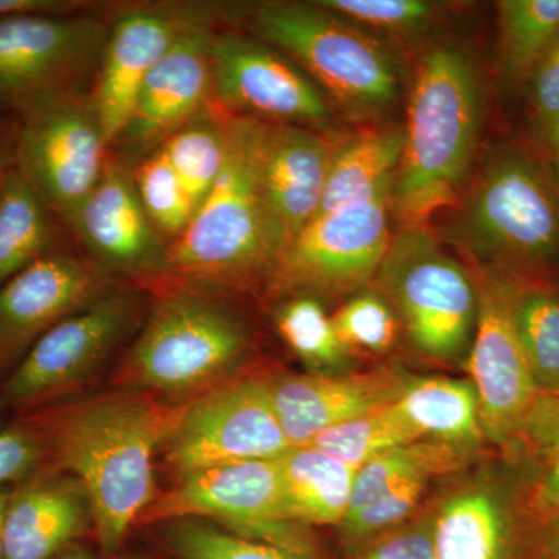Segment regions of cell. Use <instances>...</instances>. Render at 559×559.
<instances>
[{"label":"cell","mask_w":559,"mask_h":559,"mask_svg":"<svg viewBox=\"0 0 559 559\" xmlns=\"http://www.w3.org/2000/svg\"><path fill=\"white\" fill-rule=\"evenodd\" d=\"M186 403L114 389L13 417L38 439L44 469L68 474L83 487L92 532L105 557H120L132 528L156 498L154 459Z\"/></svg>","instance_id":"cell-1"},{"label":"cell","mask_w":559,"mask_h":559,"mask_svg":"<svg viewBox=\"0 0 559 559\" xmlns=\"http://www.w3.org/2000/svg\"><path fill=\"white\" fill-rule=\"evenodd\" d=\"M226 121V162L186 231L168 246L167 280L216 290L267 283L288 248L263 175L267 121Z\"/></svg>","instance_id":"cell-2"},{"label":"cell","mask_w":559,"mask_h":559,"mask_svg":"<svg viewBox=\"0 0 559 559\" xmlns=\"http://www.w3.org/2000/svg\"><path fill=\"white\" fill-rule=\"evenodd\" d=\"M484 90L468 51L443 44L423 55L412 86L404 150L390 191L406 226L457 201L479 148Z\"/></svg>","instance_id":"cell-3"},{"label":"cell","mask_w":559,"mask_h":559,"mask_svg":"<svg viewBox=\"0 0 559 559\" xmlns=\"http://www.w3.org/2000/svg\"><path fill=\"white\" fill-rule=\"evenodd\" d=\"M250 348L248 325L216 289L168 280L112 388L186 403L240 374Z\"/></svg>","instance_id":"cell-4"},{"label":"cell","mask_w":559,"mask_h":559,"mask_svg":"<svg viewBox=\"0 0 559 559\" xmlns=\"http://www.w3.org/2000/svg\"><path fill=\"white\" fill-rule=\"evenodd\" d=\"M479 267L547 280L559 272V186L551 168L520 148L484 165L451 227Z\"/></svg>","instance_id":"cell-5"},{"label":"cell","mask_w":559,"mask_h":559,"mask_svg":"<svg viewBox=\"0 0 559 559\" xmlns=\"http://www.w3.org/2000/svg\"><path fill=\"white\" fill-rule=\"evenodd\" d=\"M249 27L352 116H378L399 98L401 73L392 51L319 2L261 3Z\"/></svg>","instance_id":"cell-6"},{"label":"cell","mask_w":559,"mask_h":559,"mask_svg":"<svg viewBox=\"0 0 559 559\" xmlns=\"http://www.w3.org/2000/svg\"><path fill=\"white\" fill-rule=\"evenodd\" d=\"M373 282L417 352L466 366L479 316L476 280L429 230L406 226L393 234Z\"/></svg>","instance_id":"cell-7"},{"label":"cell","mask_w":559,"mask_h":559,"mask_svg":"<svg viewBox=\"0 0 559 559\" xmlns=\"http://www.w3.org/2000/svg\"><path fill=\"white\" fill-rule=\"evenodd\" d=\"M108 150L92 95L83 92L33 103L14 116V164L69 226L97 187Z\"/></svg>","instance_id":"cell-8"},{"label":"cell","mask_w":559,"mask_h":559,"mask_svg":"<svg viewBox=\"0 0 559 559\" xmlns=\"http://www.w3.org/2000/svg\"><path fill=\"white\" fill-rule=\"evenodd\" d=\"M139 311L134 293L109 290L62 320L0 381V415L20 417L76 396L127 336Z\"/></svg>","instance_id":"cell-9"},{"label":"cell","mask_w":559,"mask_h":559,"mask_svg":"<svg viewBox=\"0 0 559 559\" xmlns=\"http://www.w3.org/2000/svg\"><path fill=\"white\" fill-rule=\"evenodd\" d=\"M390 213V193H384L316 216L280 257L267 293L320 300L366 289L392 240Z\"/></svg>","instance_id":"cell-10"},{"label":"cell","mask_w":559,"mask_h":559,"mask_svg":"<svg viewBox=\"0 0 559 559\" xmlns=\"http://www.w3.org/2000/svg\"><path fill=\"white\" fill-rule=\"evenodd\" d=\"M272 404L270 377L240 373L187 401L162 452L176 477L290 450Z\"/></svg>","instance_id":"cell-11"},{"label":"cell","mask_w":559,"mask_h":559,"mask_svg":"<svg viewBox=\"0 0 559 559\" xmlns=\"http://www.w3.org/2000/svg\"><path fill=\"white\" fill-rule=\"evenodd\" d=\"M532 463L498 465L452 488L433 509L436 559H540V525L530 513Z\"/></svg>","instance_id":"cell-12"},{"label":"cell","mask_w":559,"mask_h":559,"mask_svg":"<svg viewBox=\"0 0 559 559\" xmlns=\"http://www.w3.org/2000/svg\"><path fill=\"white\" fill-rule=\"evenodd\" d=\"M110 22L87 13L0 21V109L25 108L81 92L98 69Z\"/></svg>","instance_id":"cell-13"},{"label":"cell","mask_w":559,"mask_h":559,"mask_svg":"<svg viewBox=\"0 0 559 559\" xmlns=\"http://www.w3.org/2000/svg\"><path fill=\"white\" fill-rule=\"evenodd\" d=\"M474 280L479 316L465 369L479 399L487 444L500 457L516 460L522 430L540 390L514 330L502 275L479 267Z\"/></svg>","instance_id":"cell-14"},{"label":"cell","mask_w":559,"mask_h":559,"mask_svg":"<svg viewBox=\"0 0 559 559\" xmlns=\"http://www.w3.org/2000/svg\"><path fill=\"white\" fill-rule=\"evenodd\" d=\"M212 103L234 117L267 123L322 124L330 100L290 58L240 33H216L212 49Z\"/></svg>","instance_id":"cell-15"},{"label":"cell","mask_w":559,"mask_h":559,"mask_svg":"<svg viewBox=\"0 0 559 559\" xmlns=\"http://www.w3.org/2000/svg\"><path fill=\"white\" fill-rule=\"evenodd\" d=\"M178 520L213 522L264 543L277 539L289 522L283 513L277 459L182 474L167 491L151 500L138 527Z\"/></svg>","instance_id":"cell-16"},{"label":"cell","mask_w":559,"mask_h":559,"mask_svg":"<svg viewBox=\"0 0 559 559\" xmlns=\"http://www.w3.org/2000/svg\"><path fill=\"white\" fill-rule=\"evenodd\" d=\"M109 290L102 267L60 250L0 286V381L44 334Z\"/></svg>","instance_id":"cell-17"},{"label":"cell","mask_w":559,"mask_h":559,"mask_svg":"<svg viewBox=\"0 0 559 559\" xmlns=\"http://www.w3.org/2000/svg\"><path fill=\"white\" fill-rule=\"evenodd\" d=\"M209 16V9L178 5L132 7L114 16L92 95L109 146L127 128L154 66L187 28Z\"/></svg>","instance_id":"cell-18"},{"label":"cell","mask_w":559,"mask_h":559,"mask_svg":"<svg viewBox=\"0 0 559 559\" xmlns=\"http://www.w3.org/2000/svg\"><path fill=\"white\" fill-rule=\"evenodd\" d=\"M212 16L187 28L148 73L117 143L148 156L212 103Z\"/></svg>","instance_id":"cell-19"},{"label":"cell","mask_w":559,"mask_h":559,"mask_svg":"<svg viewBox=\"0 0 559 559\" xmlns=\"http://www.w3.org/2000/svg\"><path fill=\"white\" fill-rule=\"evenodd\" d=\"M70 227L103 271L167 278L168 242L146 215L134 176L123 162L109 157Z\"/></svg>","instance_id":"cell-20"},{"label":"cell","mask_w":559,"mask_h":559,"mask_svg":"<svg viewBox=\"0 0 559 559\" xmlns=\"http://www.w3.org/2000/svg\"><path fill=\"white\" fill-rule=\"evenodd\" d=\"M412 374L399 367L340 374L270 377L272 404L290 447L310 444L323 430L396 403Z\"/></svg>","instance_id":"cell-21"},{"label":"cell","mask_w":559,"mask_h":559,"mask_svg":"<svg viewBox=\"0 0 559 559\" xmlns=\"http://www.w3.org/2000/svg\"><path fill=\"white\" fill-rule=\"evenodd\" d=\"M92 530L90 500L64 473L40 469L11 488L3 521L5 559H53Z\"/></svg>","instance_id":"cell-22"},{"label":"cell","mask_w":559,"mask_h":559,"mask_svg":"<svg viewBox=\"0 0 559 559\" xmlns=\"http://www.w3.org/2000/svg\"><path fill=\"white\" fill-rule=\"evenodd\" d=\"M333 145L300 124L267 123L263 175L271 207L288 246L318 215Z\"/></svg>","instance_id":"cell-23"},{"label":"cell","mask_w":559,"mask_h":559,"mask_svg":"<svg viewBox=\"0 0 559 559\" xmlns=\"http://www.w3.org/2000/svg\"><path fill=\"white\" fill-rule=\"evenodd\" d=\"M277 463L286 521L304 527H340L358 469L311 444L290 448Z\"/></svg>","instance_id":"cell-24"},{"label":"cell","mask_w":559,"mask_h":559,"mask_svg":"<svg viewBox=\"0 0 559 559\" xmlns=\"http://www.w3.org/2000/svg\"><path fill=\"white\" fill-rule=\"evenodd\" d=\"M403 150V128H370L333 145L318 215L390 193Z\"/></svg>","instance_id":"cell-25"},{"label":"cell","mask_w":559,"mask_h":559,"mask_svg":"<svg viewBox=\"0 0 559 559\" xmlns=\"http://www.w3.org/2000/svg\"><path fill=\"white\" fill-rule=\"evenodd\" d=\"M396 407L423 439L443 441L473 452H479L487 444L479 399L471 380L411 377Z\"/></svg>","instance_id":"cell-26"},{"label":"cell","mask_w":559,"mask_h":559,"mask_svg":"<svg viewBox=\"0 0 559 559\" xmlns=\"http://www.w3.org/2000/svg\"><path fill=\"white\" fill-rule=\"evenodd\" d=\"M53 216L13 162L0 183V286L58 250Z\"/></svg>","instance_id":"cell-27"},{"label":"cell","mask_w":559,"mask_h":559,"mask_svg":"<svg viewBox=\"0 0 559 559\" xmlns=\"http://www.w3.org/2000/svg\"><path fill=\"white\" fill-rule=\"evenodd\" d=\"M500 275L506 286L511 320L535 374L536 384L540 393H559L557 286L546 280Z\"/></svg>","instance_id":"cell-28"},{"label":"cell","mask_w":559,"mask_h":559,"mask_svg":"<svg viewBox=\"0 0 559 559\" xmlns=\"http://www.w3.org/2000/svg\"><path fill=\"white\" fill-rule=\"evenodd\" d=\"M496 10L500 73L511 86L527 84L559 33V0H500Z\"/></svg>","instance_id":"cell-29"},{"label":"cell","mask_w":559,"mask_h":559,"mask_svg":"<svg viewBox=\"0 0 559 559\" xmlns=\"http://www.w3.org/2000/svg\"><path fill=\"white\" fill-rule=\"evenodd\" d=\"M173 170L200 209L218 180L226 162V121L224 112L210 103L160 145Z\"/></svg>","instance_id":"cell-30"},{"label":"cell","mask_w":559,"mask_h":559,"mask_svg":"<svg viewBox=\"0 0 559 559\" xmlns=\"http://www.w3.org/2000/svg\"><path fill=\"white\" fill-rule=\"evenodd\" d=\"M280 336L314 374L347 373L352 352L342 344L322 301L311 296L288 297L274 312Z\"/></svg>","instance_id":"cell-31"},{"label":"cell","mask_w":559,"mask_h":559,"mask_svg":"<svg viewBox=\"0 0 559 559\" xmlns=\"http://www.w3.org/2000/svg\"><path fill=\"white\" fill-rule=\"evenodd\" d=\"M418 440H423L418 430L393 403L323 430L310 444L359 469L378 455Z\"/></svg>","instance_id":"cell-32"},{"label":"cell","mask_w":559,"mask_h":559,"mask_svg":"<svg viewBox=\"0 0 559 559\" xmlns=\"http://www.w3.org/2000/svg\"><path fill=\"white\" fill-rule=\"evenodd\" d=\"M157 539L175 559H314L264 543L201 520H178L157 524Z\"/></svg>","instance_id":"cell-33"},{"label":"cell","mask_w":559,"mask_h":559,"mask_svg":"<svg viewBox=\"0 0 559 559\" xmlns=\"http://www.w3.org/2000/svg\"><path fill=\"white\" fill-rule=\"evenodd\" d=\"M132 176L151 223L164 240L175 241L189 227L197 209L160 146L140 160Z\"/></svg>","instance_id":"cell-34"},{"label":"cell","mask_w":559,"mask_h":559,"mask_svg":"<svg viewBox=\"0 0 559 559\" xmlns=\"http://www.w3.org/2000/svg\"><path fill=\"white\" fill-rule=\"evenodd\" d=\"M342 344L349 349L385 353L393 347L399 319L377 289H362L331 316Z\"/></svg>","instance_id":"cell-35"},{"label":"cell","mask_w":559,"mask_h":559,"mask_svg":"<svg viewBox=\"0 0 559 559\" xmlns=\"http://www.w3.org/2000/svg\"><path fill=\"white\" fill-rule=\"evenodd\" d=\"M341 17L371 31L412 36L436 21L439 7L426 0H319Z\"/></svg>","instance_id":"cell-36"},{"label":"cell","mask_w":559,"mask_h":559,"mask_svg":"<svg viewBox=\"0 0 559 559\" xmlns=\"http://www.w3.org/2000/svg\"><path fill=\"white\" fill-rule=\"evenodd\" d=\"M352 559H436L433 511L411 518L399 527L353 550Z\"/></svg>","instance_id":"cell-37"},{"label":"cell","mask_w":559,"mask_h":559,"mask_svg":"<svg viewBox=\"0 0 559 559\" xmlns=\"http://www.w3.org/2000/svg\"><path fill=\"white\" fill-rule=\"evenodd\" d=\"M40 469L43 448L32 430L20 419H0V487H14Z\"/></svg>","instance_id":"cell-38"},{"label":"cell","mask_w":559,"mask_h":559,"mask_svg":"<svg viewBox=\"0 0 559 559\" xmlns=\"http://www.w3.org/2000/svg\"><path fill=\"white\" fill-rule=\"evenodd\" d=\"M559 452V393H540L522 430L518 459L538 462Z\"/></svg>","instance_id":"cell-39"},{"label":"cell","mask_w":559,"mask_h":559,"mask_svg":"<svg viewBox=\"0 0 559 559\" xmlns=\"http://www.w3.org/2000/svg\"><path fill=\"white\" fill-rule=\"evenodd\" d=\"M530 116L538 132L559 112V33L527 80Z\"/></svg>","instance_id":"cell-40"},{"label":"cell","mask_w":559,"mask_h":559,"mask_svg":"<svg viewBox=\"0 0 559 559\" xmlns=\"http://www.w3.org/2000/svg\"><path fill=\"white\" fill-rule=\"evenodd\" d=\"M530 462V460H528ZM532 463L527 506L540 527L559 518V452Z\"/></svg>","instance_id":"cell-41"},{"label":"cell","mask_w":559,"mask_h":559,"mask_svg":"<svg viewBox=\"0 0 559 559\" xmlns=\"http://www.w3.org/2000/svg\"><path fill=\"white\" fill-rule=\"evenodd\" d=\"M97 3L83 0H0V21L20 16L87 13Z\"/></svg>","instance_id":"cell-42"},{"label":"cell","mask_w":559,"mask_h":559,"mask_svg":"<svg viewBox=\"0 0 559 559\" xmlns=\"http://www.w3.org/2000/svg\"><path fill=\"white\" fill-rule=\"evenodd\" d=\"M540 559H559V518L540 528Z\"/></svg>","instance_id":"cell-43"},{"label":"cell","mask_w":559,"mask_h":559,"mask_svg":"<svg viewBox=\"0 0 559 559\" xmlns=\"http://www.w3.org/2000/svg\"><path fill=\"white\" fill-rule=\"evenodd\" d=\"M14 162V120L11 127L0 124V183Z\"/></svg>","instance_id":"cell-44"},{"label":"cell","mask_w":559,"mask_h":559,"mask_svg":"<svg viewBox=\"0 0 559 559\" xmlns=\"http://www.w3.org/2000/svg\"><path fill=\"white\" fill-rule=\"evenodd\" d=\"M544 146L549 151L551 160L559 159V112L550 123L539 132Z\"/></svg>","instance_id":"cell-45"},{"label":"cell","mask_w":559,"mask_h":559,"mask_svg":"<svg viewBox=\"0 0 559 559\" xmlns=\"http://www.w3.org/2000/svg\"><path fill=\"white\" fill-rule=\"evenodd\" d=\"M53 559H100L95 557L91 550H87L86 547L81 546V544H75V546L69 547L64 551H61L60 555H57Z\"/></svg>","instance_id":"cell-46"},{"label":"cell","mask_w":559,"mask_h":559,"mask_svg":"<svg viewBox=\"0 0 559 559\" xmlns=\"http://www.w3.org/2000/svg\"><path fill=\"white\" fill-rule=\"evenodd\" d=\"M11 488L13 487H0V559H5V555H3V521H5Z\"/></svg>","instance_id":"cell-47"},{"label":"cell","mask_w":559,"mask_h":559,"mask_svg":"<svg viewBox=\"0 0 559 559\" xmlns=\"http://www.w3.org/2000/svg\"><path fill=\"white\" fill-rule=\"evenodd\" d=\"M551 171H554L555 179L559 186V159L551 160Z\"/></svg>","instance_id":"cell-48"},{"label":"cell","mask_w":559,"mask_h":559,"mask_svg":"<svg viewBox=\"0 0 559 559\" xmlns=\"http://www.w3.org/2000/svg\"><path fill=\"white\" fill-rule=\"evenodd\" d=\"M117 559H151V558L142 557V555H130V557H119Z\"/></svg>","instance_id":"cell-49"},{"label":"cell","mask_w":559,"mask_h":559,"mask_svg":"<svg viewBox=\"0 0 559 559\" xmlns=\"http://www.w3.org/2000/svg\"><path fill=\"white\" fill-rule=\"evenodd\" d=\"M555 286H557L558 293H559V283H555Z\"/></svg>","instance_id":"cell-50"}]
</instances>
